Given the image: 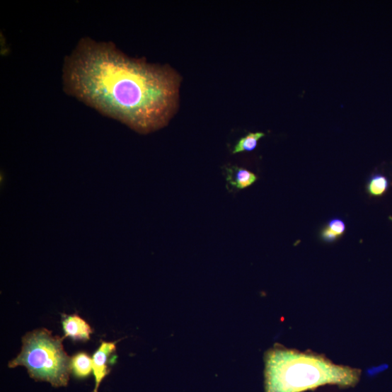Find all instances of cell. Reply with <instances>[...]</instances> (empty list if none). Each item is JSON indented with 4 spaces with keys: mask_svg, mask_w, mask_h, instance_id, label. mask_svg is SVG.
Returning a JSON list of instances; mask_svg holds the SVG:
<instances>
[{
    "mask_svg": "<svg viewBox=\"0 0 392 392\" xmlns=\"http://www.w3.org/2000/svg\"><path fill=\"white\" fill-rule=\"evenodd\" d=\"M62 80L69 96L145 134L173 117L180 79L171 67L129 59L113 43L86 38L67 56Z\"/></svg>",
    "mask_w": 392,
    "mask_h": 392,
    "instance_id": "1",
    "label": "cell"
},
{
    "mask_svg": "<svg viewBox=\"0 0 392 392\" xmlns=\"http://www.w3.org/2000/svg\"><path fill=\"white\" fill-rule=\"evenodd\" d=\"M265 362L266 392H303L327 384L353 387L360 377V371L321 356L282 348L270 350Z\"/></svg>",
    "mask_w": 392,
    "mask_h": 392,
    "instance_id": "2",
    "label": "cell"
},
{
    "mask_svg": "<svg viewBox=\"0 0 392 392\" xmlns=\"http://www.w3.org/2000/svg\"><path fill=\"white\" fill-rule=\"evenodd\" d=\"M62 341L44 328L28 333L22 339L21 353L9 362V367H24L37 381H47L55 387L66 386L71 371V359Z\"/></svg>",
    "mask_w": 392,
    "mask_h": 392,
    "instance_id": "3",
    "label": "cell"
},
{
    "mask_svg": "<svg viewBox=\"0 0 392 392\" xmlns=\"http://www.w3.org/2000/svg\"><path fill=\"white\" fill-rule=\"evenodd\" d=\"M116 344L117 342H102L100 347L93 355V369L96 379V386L93 392H98L101 382L110 373L108 362L110 355L116 350Z\"/></svg>",
    "mask_w": 392,
    "mask_h": 392,
    "instance_id": "4",
    "label": "cell"
},
{
    "mask_svg": "<svg viewBox=\"0 0 392 392\" xmlns=\"http://www.w3.org/2000/svg\"><path fill=\"white\" fill-rule=\"evenodd\" d=\"M65 338L74 340L88 341L93 330L90 325L78 316L67 317L63 321Z\"/></svg>",
    "mask_w": 392,
    "mask_h": 392,
    "instance_id": "5",
    "label": "cell"
},
{
    "mask_svg": "<svg viewBox=\"0 0 392 392\" xmlns=\"http://www.w3.org/2000/svg\"><path fill=\"white\" fill-rule=\"evenodd\" d=\"M258 177L243 168L231 166L226 168V180L232 188L243 190L253 185Z\"/></svg>",
    "mask_w": 392,
    "mask_h": 392,
    "instance_id": "6",
    "label": "cell"
},
{
    "mask_svg": "<svg viewBox=\"0 0 392 392\" xmlns=\"http://www.w3.org/2000/svg\"><path fill=\"white\" fill-rule=\"evenodd\" d=\"M71 371L78 379L88 377L93 371V359L85 352L76 354L71 359Z\"/></svg>",
    "mask_w": 392,
    "mask_h": 392,
    "instance_id": "7",
    "label": "cell"
},
{
    "mask_svg": "<svg viewBox=\"0 0 392 392\" xmlns=\"http://www.w3.org/2000/svg\"><path fill=\"white\" fill-rule=\"evenodd\" d=\"M265 136L263 132L249 133L244 137H242L235 146L233 154H239L241 152H250L256 149L260 139Z\"/></svg>",
    "mask_w": 392,
    "mask_h": 392,
    "instance_id": "8",
    "label": "cell"
},
{
    "mask_svg": "<svg viewBox=\"0 0 392 392\" xmlns=\"http://www.w3.org/2000/svg\"><path fill=\"white\" fill-rule=\"evenodd\" d=\"M388 188V179L379 174H376L371 176L367 185V190L371 195L381 196L383 195Z\"/></svg>",
    "mask_w": 392,
    "mask_h": 392,
    "instance_id": "9",
    "label": "cell"
},
{
    "mask_svg": "<svg viewBox=\"0 0 392 392\" xmlns=\"http://www.w3.org/2000/svg\"><path fill=\"white\" fill-rule=\"evenodd\" d=\"M326 227L339 238L343 236L346 230L345 222L340 218H333L329 220Z\"/></svg>",
    "mask_w": 392,
    "mask_h": 392,
    "instance_id": "10",
    "label": "cell"
}]
</instances>
